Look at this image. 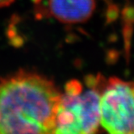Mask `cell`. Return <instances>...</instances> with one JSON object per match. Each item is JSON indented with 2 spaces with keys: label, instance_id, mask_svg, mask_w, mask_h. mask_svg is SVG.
<instances>
[{
  "label": "cell",
  "instance_id": "1",
  "mask_svg": "<svg viewBox=\"0 0 134 134\" xmlns=\"http://www.w3.org/2000/svg\"><path fill=\"white\" fill-rule=\"evenodd\" d=\"M62 92L50 79L20 71L0 81V134L54 133Z\"/></svg>",
  "mask_w": 134,
  "mask_h": 134
},
{
  "label": "cell",
  "instance_id": "2",
  "mask_svg": "<svg viewBox=\"0 0 134 134\" xmlns=\"http://www.w3.org/2000/svg\"><path fill=\"white\" fill-rule=\"evenodd\" d=\"M106 82L101 76H89L86 87L77 80L65 85L56 118L54 133L91 134L100 126V97Z\"/></svg>",
  "mask_w": 134,
  "mask_h": 134
},
{
  "label": "cell",
  "instance_id": "3",
  "mask_svg": "<svg viewBox=\"0 0 134 134\" xmlns=\"http://www.w3.org/2000/svg\"><path fill=\"white\" fill-rule=\"evenodd\" d=\"M100 126L112 134H134V82L106 80L100 97Z\"/></svg>",
  "mask_w": 134,
  "mask_h": 134
},
{
  "label": "cell",
  "instance_id": "4",
  "mask_svg": "<svg viewBox=\"0 0 134 134\" xmlns=\"http://www.w3.org/2000/svg\"><path fill=\"white\" fill-rule=\"evenodd\" d=\"M50 14L58 21L75 24L87 21L95 9V0H49Z\"/></svg>",
  "mask_w": 134,
  "mask_h": 134
},
{
  "label": "cell",
  "instance_id": "5",
  "mask_svg": "<svg viewBox=\"0 0 134 134\" xmlns=\"http://www.w3.org/2000/svg\"><path fill=\"white\" fill-rule=\"evenodd\" d=\"M15 0H0V8L6 7L9 5H11Z\"/></svg>",
  "mask_w": 134,
  "mask_h": 134
}]
</instances>
